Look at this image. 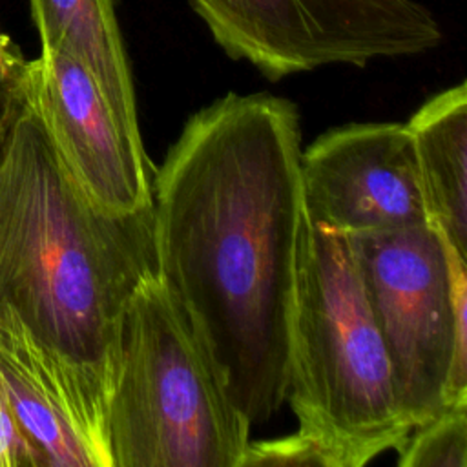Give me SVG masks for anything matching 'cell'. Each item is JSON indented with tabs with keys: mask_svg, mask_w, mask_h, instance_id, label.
<instances>
[{
	"mask_svg": "<svg viewBox=\"0 0 467 467\" xmlns=\"http://www.w3.org/2000/svg\"><path fill=\"white\" fill-rule=\"evenodd\" d=\"M155 270L250 427L286 401L299 243L292 100L234 93L195 111L151 175Z\"/></svg>",
	"mask_w": 467,
	"mask_h": 467,
	"instance_id": "cell-1",
	"label": "cell"
},
{
	"mask_svg": "<svg viewBox=\"0 0 467 467\" xmlns=\"http://www.w3.org/2000/svg\"><path fill=\"white\" fill-rule=\"evenodd\" d=\"M155 272L153 208H99L31 106L0 164V306L26 328L97 467H111L122 317Z\"/></svg>",
	"mask_w": 467,
	"mask_h": 467,
	"instance_id": "cell-2",
	"label": "cell"
},
{
	"mask_svg": "<svg viewBox=\"0 0 467 467\" xmlns=\"http://www.w3.org/2000/svg\"><path fill=\"white\" fill-rule=\"evenodd\" d=\"M286 401L327 467L396 451L407 423L347 235L305 221Z\"/></svg>",
	"mask_w": 467,
	"mask_h": 467,
	"instance_id": "cell-3",
	"label": "cell"
},
{
	"mask_svg": "<svg viewBox=\"0 0 467 467\" xmlns=\"http://www.w3.org/2000/svg\"><path fill=\"white\" fill-rule=\"evenodd\" d=\"M250 429L151 274L122 317L108 410L111 467H239Z\"/></svg>",
	"mask_w": 467,
	"mask_h": 467,
	"instance_id": "cell-4",
	"label": "cell"
},
{
	"mask_svg": "<svg viewBox=\"0 0 467 467\" xmlns=\"http://www.w3.org/2000/svg\"><path fill=\"white\" fill-rule=\"evenodd\" d=\"M347 239L410 429L467 401V259L431 223Z\"/></svg>",
	"mask_w": 467,
	"mask_h": 467,
	"instance_id": "cell-5",
	"label": "cell"
},
{
	"mask_svg": "<svg viewBox=\"0 0 467 467\" xmlns=\"http://www.w3.org/2000/svg\"><path fill=\"white\" fill-rule=\"evenodd\" d=\"M215 44L268 80L325 66L436 49L443 29L420 0H190Z\"/></svg>",
	"mask_w": 467,
	"mask_h": 467,
	"instance_id": "cell-6",
	"label": "cell"
},
{
	"mask_svg": "<svg viewBox=\"0 0 467 467\" xmlns=\"http://www.w3.org/2000/svg\"><path fill=\"white\" fill-rule=\"evenodd\" d=\"M306 221L343 235L429 223L410 131L400 122H352L301 150Z\"/></svg>",
	"mask_w": 467,
	"mask_h": 467,
	"instance_id": "cell-7",
	"label": "cell"
},
{
	"mask_svg": "<svg viewBox=\"0 0 467 467\" xmlns=\"http://www.w3.org/2000/svg\"><path fill=\"white\" fill-rule=\"evenodd\" d=\"M31 106L62 162L102 210L135 215L153 208L146 150L122 130L91 73L60 49L31 60Z\"/></svg>",
	"mask_w": 467,
	"mask_h": 467,
	"instance_id": "cell-8",
	"label": "cell"
},
{
	"mask_svg": "<svg viewBox=\"0 0 467 467\" xmlns=\"http://www.w3.org/2000/svg\"><path fill=\"white\" fill-rule=\"evenodd\" d=\"M42 47L60 49L95 78L124 133L142 146L131 66L115 0H29Z\"/></svg>",
	"mask_w": 467,
	"mask_h": 467,
	"instance_id": "cell-9",
	"label": "cell"
},
{
	"mask_svg": "<svg viewBox=\"0 0 467 467\" xmlns=\"http://www.w3.org/2000/svg\"><path fill=\"white\" fill-rule=\"evenodd\" d=\"M405 126L429 223L467 259V84L462 80L432 95Z\"/></svg>",
	"mask_w": 467,
	"mask_h": 467,
	"instance_id": "cell-10",
	"label": "cell"
},
{
	"mask_svg": "<svg viewBox=\"0 0 467 467\" xmlns=\"http://www.w3.org/2000/svg\"><path fill=\"white\" fill-rule=\"evenodd\" d=\"M0 374L15 416L44 467H97L26 328L5 306H0Z\"/></svg>",
	"mask_w": 467,
	"mask_h": 467,
	"instance_id": "cell-11",
	"label": "cell"
},
{
	"mask_svg": "<svg viewBox=\"0 0 467 467\" xmlns=\"http://www.w3.org/2000/svg\"><path fill=\"white\" fill-rule=\"evenodd\" d=\"M396 452L400 467H467V401L412 427Z\"/></svg>",
	"mask_w": 467,
	"mask_h": 467,
	"instance_id": "cell-12",
	"label": "cell"
},
{
	"mask_svg": "<svg viewBox=\"0 0 467 467\" xmlns=\"http://www.w3.org/2000/svg\"><path fill=\"white\" fill-rule=\"evenodd\" d=\"M31 109V60L9 35L0 31V164L18 122Z\"/></svg>",
	"mask_w": 467,
	"mask_h": 467,
	"instance_id": "cell-13",
	"label": "cell"
},
{
	"mask_svg": "<svg viewBox=\"0 0 467 467\" xmlns=\"http://www.w3.org/2000/svg\"><path fill=\"white\" fill-rule=\"evenodd\" d=\"M257 465H305V467H327L321 451L297 431L294 434L248 441L239 467Z\"/></svg>",
	"mask_w": 467,
	"mask_h": 467,
	"instance_id": "cell-14",
	"label": "cell"
},
{
	"mask_svg": "<svg viewBox=\"0 0 467 467\" xmlns=\"http://www.w3.org/2000/svg\"><path fill=\"white\" fill-rule=\"evenodd\" d=\"M0 467H44L40 454L20 427L0 374Z\"/></svg>",
	"mask_w": 467,
	"mask_h": 467,
	"instance_id": "cell-15",
	"label": "cell"
}]
</instances>
